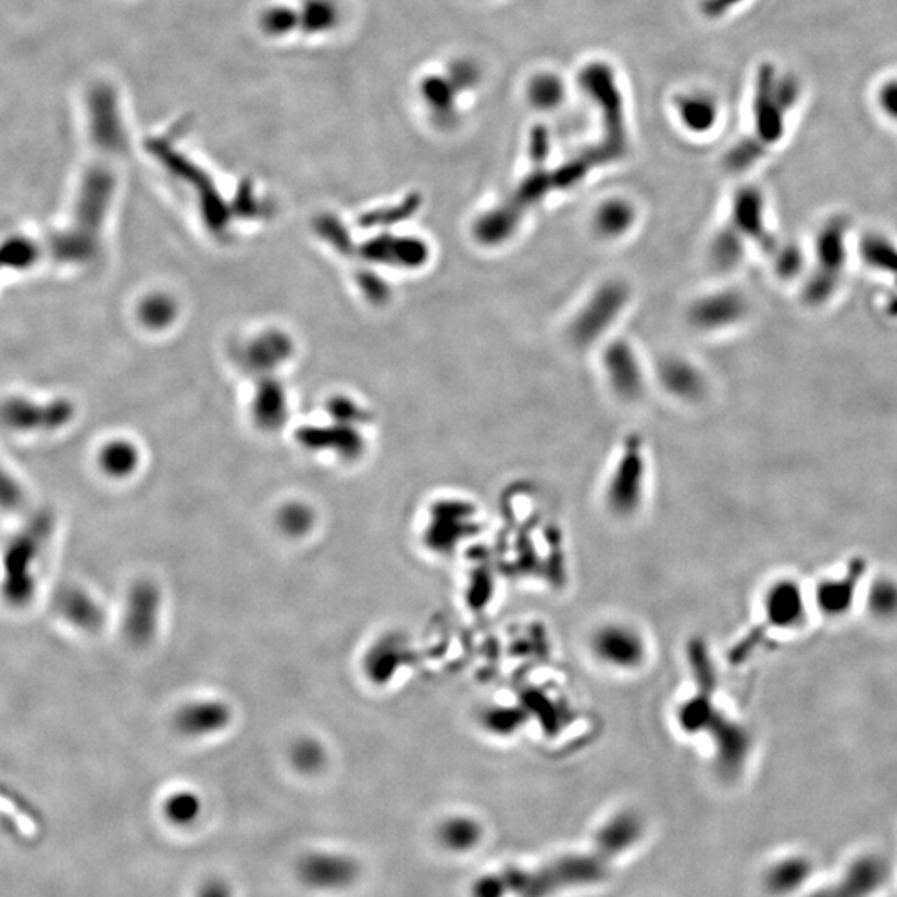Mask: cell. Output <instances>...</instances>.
<instances>
[{
    "label": "cell",
    "instance_id": "obj_1",
    "mask_svg": "<svg viewBox=\"0 0 897 897\" xmlns=\"http://www.w3.org/2000/svg\"><path fill=\"white\" fill-rule=\"evenodd\" d=\"M351 21V0H263L253 15L261 40L288 49L326 46Z\"/></svg>",
    "mask_w": 897,
    "mask_h": 897
},
{
    "label": "cell",
    "instance_id": "obj_2",
    "mask_svg": "<svg viewBox=\"0 0 897 897\" xmlns=\"http://www.w3.org/2000/svg\"><path fill=\"white\" fill-rule=\"evenodd\" d=\"M632 301L631 286L622 279H607L595 286L566 324V338L577 349L602 341L619 323Z\"/></svg>",
    "mask_w": 897,
    "mask_h": 897
},
{
    "label": "cell",
    "instance_id": "obj_3",
    "mask_svg": "<svg viewBox=\"0 0 897 897\" xmlns=\"http://www.w3.org/2000/svg\"><path fill=\"white\" fill-rule=\"evenodd\" d=\"M848 228L846 219L836 216L818 233L817 244H814L817 263L802 288V299L811 307H820L830 301L831 296L836 292L837 286L842 283L843 270L848 260V251H846Z\"/></svg>",
    "mask_w": 897,
    "mask_h": 897
},
{
    "label": "cell",
    "instance_id": "obj_4",
    "mask_svg": "<svg viewBox=\"0 0 897 897\" xmlns=\"http://www.w3.org/2000/svg\"><path fill=\"white\" fill-rule=\"evenodd\" d=\"M600 371L610 393L625 404L645 398L648 377L644 361L635 346L623 338L610 339L600 351Z\"/></svg>",
    "mask_w": 897,
    "mask_h": 897
},
{
    "label": "cell",
    "instance_id": "obj_5",
    "mask_svg": "<svg viewBox=\"0 0 897 897\" xmlns=\"http://www.w3.org/2000/svg\"><path fill=\"white\" fill-rule=\"evenodd\" d=\"M477 80L469 64L449 65L443 74H426L418 84L421 105L439 127H449L458 119V99Z\"/></svg>",
    "mask_w": 897,
    "mask_h": 897
},
{
    "label": "cell",
    "instance_id": "obj_6",
    "mask_svg": "<svg viewBox=\"0 0 897 897\" xmlns=\"http://www.w3.org/2000/svg\"><path fill=\"white\" fill-rule=\"evenodd\" d=\"M748 313L750 303L742 291L722 289L695 298L686 310V323L690 324L695 332L710 335L736 326L746 320Z\"/></svg>",
    "mask_w": 897,
    "mask_h": 897
},
{
    "label": "cell",
    "instance_id": "obj_7",
    "mask_svg": "<svg viewBox=\"0 0 897 897\" xmlns=\"http://www.w3.org/2000/svg\"><path fill=\"white\" fill-rule=\"evenodd\" d=\"M72 419V404L64 399L49 402L9 398L0 404V423L22 433H39L65 426Z\"/></svg>",
    "mask_w": 897,
    "mask_h": 897
},
{
    "label": "cell",
    "instance_id": "obj_8",
    "mask_svg": "<svg viewBox=\"0 0 897 897\" xmlns=\"http://www.w3.org/2000/svg\"><path fill=\"white\" fill-rule=\"evenodd\" d=\"M591 653L609 669L634 670L645 660V641L637 631L625 623H607L595 631Z\"/></svg>",
    "mask_w": 897,
    "mask_h": 897
},
{
    "label": "cell",
    "instance_id": "obj_9",
    "mask_svg": "<svg viewBox=\"0 0 897 897\" xmlns=\"http://www.w3.org/2000/svg\"><path fill=\"white\" fill-rule=\"evenodd\" d=\"M299 881L317 890L345 889L356 883L361 865L354 858L341 852H310L296 865Z\"/></svg>",
    "mask_w": 897,
    "mask_h": 897
},
{
    "label": "cell",
    "instance_id": "obj_10",
    "mask_svg": "<svg viewBox=\"0 0 897 897\" xmlns=\"http://www.w3.org/2000/svg\"><path fill=\"white\" fill-rule=\"evenodd\" d=\"M232 708L219 698H195L176 708L173 726L188 739H207L225 732L233 720Z\"/></svg>",
    "mask_w": 897,
    "mask_h": 897
},
{
    "label": "cell",
    "instance_id": "obj_11",
    "mask_svg": "<svg viewBox=\"0 0 897 897\" xmlns=\"http://www.w3.org/2000/svg\"><path fill=\"white\" fill-rule=\"evenodd\" d=\"M655 377L670 398L683 404H697L707 398V376L685 356H663L655 367Z\"/></svg>",
    "mask_w": 897,
    "mask_h": 897
},
{
    "label": "cell",
    "instance_id": "obj_12",
    "mask_svg": "<svg viewBox=\"0 0 897 897\" xmlns=\"http://www.w3.org/2000/svg\"><path fill=\"white\" fill-rule=\"evenodd\" d=\"M527 212L509 198L489 208L472 222V238L484 248H500L511 244L521 232Z\"/></svg>",
    "mask_w": 897,
    "mask_h": 897
},
{
    "label": "cell",
    "instance_id": "obj_13",
    "mask_svg": "<svg viewBox=\"0 0 897 897\" xmlns=\"http://www.w3.org/2000/svg\"><path fill=\"white\" fill-rule=\"evenodd\" d=\"M644 456H641V440L638 436H631L626 440L622 458L616 462L615 472L610 483V502L620 511H632L641 496L644 484Z\"/></svg>",
    "mask_w": 897,
    "mask_h": 897
},
{
    "label": "cell",
    "instance_id": "obj_14",
    "mask_svg": "<svg viewBox=\"0 0 897 897\" xmlns=\"http://www.w3.org/2000/svg\"><path fill=\"white\" fill-rule=\"evenodd\" d=\"M730 223L748 244H755L764 251H774L776 248V241L767 228L763 195L758 188L745 187L736 191Z\"/></svg>",
    "mask_w": 897,
    "mask_h": 897
},
{
    "label": "cell",
    "instance_id": "obj_15",
    "mask_svg": "<svg viewBox=\"0 0 897 897\" xmlns=\"http://www.w3.org/2000/svg\"><path fill=\"white\" fill-rule=\"evenodd\" d=\"M638 208L625 197L603 198L590 213L591 235L606 244H616L634 232L638 223Z\"/></svg>",
    "mask_w": 897,
    "mask_h": 897
},
{
    "label": "cell",
    "instance_id": "obj_16",
    "mask_svg": "<svg viewBox=\"0 0 897 897\" xmlns=\"http://www.w3.org/2000/svg\"><path fill=\"white\" fill-rule=\"evenodd\" d=\"M162 591L155 584L141 582L128 597L127 626L128 635L137 644H147L155 638L162 619Z\"/></svg>",
    "mask_w": 897,
    "mask_h": 897
},
{
    "label": "cell",
    "instance_id": "obj_17",
    "mask_svg": "<svg viewBox=\"0 0 897 897\" xmlns=\"http://www.w3.org/2000/svg\"><path fill=\"white\" fill-rule=\"evenodd\" d=\"M782 92L774 94L773 77L770 68H763L760 75V87H758L757 107H755V125H757L758 145L774 144L783 135V112L785 105Z\"/></svg>",
    "mask_w": 897,
    "mask_h": 897
},
{
    "label": "cell",
    "instance_id": "obj_18",
    "mask_svg": "<svg viewBox=\"0 0 897 897\" xmlns=\"http://www.w3.org/2000/svg\"><path fill=\"white\" fill-rule=\"evenodd\" d=\"M768 620L777 628H793L805 616V600L795 582L783 581L773 585L767 595Z\"/></svg>",
    "mask_w": 897,
    "mask_h": 897
},
{
    "label": "cell",
    "instance_id": "obj_19",
    "mask_svg": "<svg viewBox=\"0 0 897 897\" xmlns=\"http://www.w3.org/2000/svg\"><path fill=\"white\" fill-rule=\"evenodd\" d=\"M746 244L748 241L739 235L738 229L732 223H726L714 233L708 247L707 257L711 270L722 275L735 272L745 260Z\"/></svg>",
    "mask_w": 897,
    "mask_h": 897
},
{
    "label": "cell",
    "instance_id": "obj_20",
    "mask_svg": "<svg viewBox=\"0 0 897 897\" xmlns=\"http://www.w3.org/2000/svg\"><path fill=\"white\" fill-rule=\"evenodd\" d=\"M864 572V565L861 560L855 563L849 571L848 577L839 578V581L823 582L818 588V602H820L821 610L826 615H843L849 606L852 603L855 597L856 584L861 578Z\"/></svg>",
    "mask_w": 897,
    "mask_h": 897
},
{
    "label": "cell",
    "instance_id": "obj_21",
    "mask_svg": "<svg viewBox=\"0 0 897 897\" xmlns=\"http://www.w3.org/2000/svg\"><path fill=\"white\" fill-rule=\"evenodd\" d=\"M676 112L682 120L683 127L695 134H705L710 130L717 120V107L711 102L710 97L683 96L676 102Z\"/></svg>",
    "mask_w": 897,
    "mask_h": 897
},
{
    "label": "cell",
    "instance_id": "obj_22",
    "mask_svg": "<svg viewBox=\"0 0 897 897\" xmlns=\"http://www.w3.org/2000/svg\"><path fill=\"white\" fill-rule=\"evenodd\" d=\"M37 263V250L33 238L15 236L0 244V275L24 272Z\"/></svg>",
    "mask_w": 897,
    "mask_h": 897
},
{
    "label": "cell",
    "instance_id": "obj_23",
    "mask_svg": "<svg viewBox=\"0 0 897 897\" xmlns=\"http://www.w3.org/2000/svg\"><path fill=\"white\" fill-rule=\"evenodd\" d=\"M203 802L200 796L190 789H178L163 802V814L175 826H188L200 818Z\"/></svg>",
    "mask_w": 897,
    "mask_h": 897
},
{
    "label": "cell",
    "instance_id": "obj_24",
    "mask_svg": "<svg viewBox=\"0 0 897 897\" xmlns=\"http://www.w3.org/2000/svg\"><path fill=\"white\" fill-rule=\"evenodd\" d=\"M289 760L296 770L304 774H314L323 770L326 764V750L317 739L298 738L289 750Z\"/></svg>",
    "mask_w": 897,
    "mask_h": 897
},
{
    "label": "cell",
    "instance_id": "obj_25",
    "mask_svg": "<svg viewBox=\"0 0 897 897\" xmlns=\"http://www.w3.org/2000/svg\"><path fill=\"white\" fill-rule=\"evenodd\" d=\"M862 257L873 267L897 273V248L883 236H868L862 244Z\"/></svg>",
    "mask_w": 897,
    "mask_h": 897
},
{
    "label": "cell",
    "instance_id": "obj_26",
    "mask_svg": "<svg viewBox=\"0 0 897 897\" xmlns=\"http://www.w3.org/2000/svg\"><path fill=\"white\" fill-rule=\"evenodd\" d=\"M531 100L537 109H553L562 100L563 87L553 75H538L528 88Z\"/></svg>",
    "mask_w": 897,
    "mask_h": 897
},
{
    "label": "cell",
    "instance_id": "obj_27",
    "mask_svg": "<svg viewBox=\"0 0 897 897\" xmlns=\"http://www.w3.org/2000/svg\"><path fill=\"white\" fill-rule=\"evenodd\" d=\"M870 609L874 615L887 616L897 613V584L890 581H881L874 584L870 591Z\"/></svg>",
    "mask_w": 897,
    "mask_h": 897
},
{
    "label": "cell",
    "instance_id": "obj_28",
    "mask_svg": "<svg viewBox=\"0 0 897 897\" xmlns=\"http://www.w3.org/2000/svg\"><path fill=\"white\" fill-rule=\"evenodd\" d=\"M278 525L283 534L289 535V537H301L310 531L313 519H311V512L308 511L307 507H285L279 512Z\"/></svg>",
    "mask_w": 897,
    "mask_h": 897
},
{
    "label": "cell",
    "instance_id": "obj_29",
    "mask_svg": "<svg viewBox=\"0 0 897 897\" xmlns=\"http://www.w3.org/2000/svg\"><path fill=\"white\" fill-rule=\"evenodd\" d=\"M439 834L440 839H443L447 846H451V848H465V846L471 845L472 837L475 836V831L471 821L456 818V820L444 823Z\"/></svg>",
    "mask_w": 897,
    "mask_h": 897
},
{
    "label": "cell",
    "instance_id": "obj_30",
    "mask_svg": "<svg viewBox=\"0 0 897 897\" xmlns=\"http://www.w3.org/2000/svg\"><path fill=\"white\" fill-rule=\"evenodd\" d=\"M135 456L128 447L122 444H112L102 454V464L112 475L128 474L134 468Z\"/></svg>",
    "mask_w": 897,
    "mask_h": 897
},
{
    "label": "cell",
    "instance_id": "obj_31",
    "mask_svg": "<svg viewBox=\"0 0 897 897\" xmlns=\"http://www.w3.org/2000/svg\"><path fill=\"white\" fill-rule=\"evenodd\" d=\"M774 270L782 279L795 278L802 270L801 251L796 247H788L777 251Z\"/></svg>",
    "mask_w": 897,
    "mask_h": 897
},
{
    "label": "cell",
    "instance_id": "obj_32",
    "mask_svg": "<svg viewBox=\"0 0 897 897\" xmlns=\"http://www.w3.org/2000/svg\"><path fill=\"white\" fill-rule=\"evenodd\" d=\"M198 897H233L232 887L226 881L210 880L200 887Z\"/></svg>",
    "mask_w": 897,
    "mask_h": 897
},
{
    "label": "cell",
    "instance_id": "obj_33",
    "mask_svg": "<svg viewBox=\"0 0 897 897\" xmlns=\"http://www.w3.org/2000/svg\"><path fill=\"white\" fill-rule=\"evenodd\" d=\"M17 497V484L14 483V478L9 475V472L0 465V500L2 502H14Z\"/></svg>",
    "mask_w": 897,
    "mask_h": 897
},
{
    "label": "cell",
    "instance_id": "obj_34",
    "mask_svg": "<svg viewBox=\"0 0 897 897\" xmlns=\"http://www.w3.org/2000/svg\"><path fill=\"white\" fill-rule=\"evenodd\" d=\"M736 2H738V0H707V2H705V11L708 12V15L714 17V15L720 14L723 9L726 11L730 5L736 4Z\"/></svg>",
    "mask_w": 897,
    "mask_h": 897
},
{
    "label": "cell",
    "instance_id": "obj_35",
    "mask_svg": "<svg viewBox=\"0 0 897 897\" xmlns=\"http://www.w3.org/2000/svg\"><path fill=\"white\" fill-rule=\"evenodd\" d=\"M886 109L889 110L893 115L897 116V85L894 87L887 88L886 90Z\"/></svg>",
    "mask_w": 897,
    "mask_h": 897
},
{
    "label": "cell",
    "instance_id": "obj_36",
    "mask_svg": "<svg viewBox=\"0 0 897 897\" xmlns=\"http://www.w3.org/2000/svg\"><path fill=\"white\" fill-rule=\"evenodd\" d=\"M890 311H894V313L897 314V299H896V301H894L893 304H890Z\"/></svg>",
    "mask_w": 897,
    "mask_h": 897
}]
</instances>
